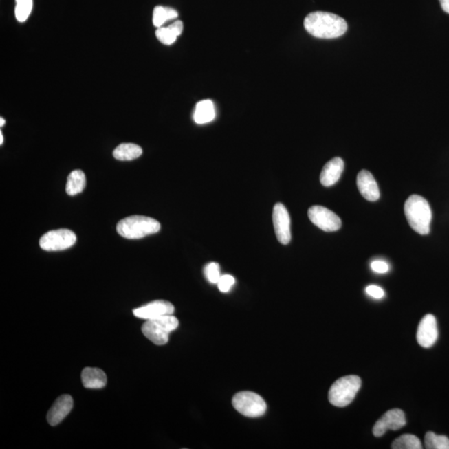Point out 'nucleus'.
Segmentation results:
<instances>
[{
  "label": "nucleus",
  "mask_w": 449,
  "mask_h": 449,
  "mask_svg": "<svg viewBox=\"0 0 449 449\" xmlns=\"http://www.w3.org/2000/svg\"><path fill=\"white\" fill-rule=\"evenodd\" d=\"M357 186L360 193L369 201L380 199V193L378 184L373 175L366 170H362L357 176Z\"/></svg>",
  "instance_id": "nucleus-14"
},
{
  "label": "nucleus",
  "mask_w": 449,
  "mask_h": 449,
  "mask_svg": "<svg viewBox=\"0 0 449 449\" xmlns=\"http://www.w3.org/2000/svg\"><path fill=\"white\" fill-rule=\"evenodd\" d=\"M365 292H366L369 296L375 298L377 300L382 299L385 296L384 289L378 285H369L365 289Z\"/></svg>",
  "instance_id": "nucleus-27"
},
{
  "label": "nucleus",
  "mask_w": 449,
  "mask_h": 449,
  "mask_svg": "<svg viewBox=\"0 0 449 449\" xmlns=\"http://www.w3.org/2000/svg\"><path fill=\"white\" fill-rule=\"evenodd\" d=\"M216 117V111L212 101L202 100L197 103L195 107L193 118L197 124H206L212 122Z\"/></svg>",
  "instance_id": "nucleus-18"
},
{
  "label": "nucleus",
  "mask_w": 449,
  "mask_h": 449,
  "mask_svg": "<svg viewBox=\"0 0 449 449\" xmlns=\"http://www.w3.org/2000/svg\"><path fill=\"white\" fill-rule=\"evenodd\" d=\"M74 406L73 398L65 395L59 397L47 413V420L51 426H56L65 419Z\"/></svg>",
  "instance_id": "nucleus-13"
},
{
  "label": "nucleus",
  "mask_w": 449,
  "mask_h": 449,
  "mask_svg": "<svg viewBox=\"0 0 449 449\" xmlns=\"http://www.w3.org/2000/svg\"><path fill=\"white\" fill-rule=\"evenodd\" d=\"M142 154L141 146L133 143H122L113 151V157L119 161H132Z\"/></svg>",
  "instance_id": "nucleus-19"
},
{
  "label": "nucleus",
  "mask_w": 449,
  "mask_h": 449,
  "mask_svg": "<svg viewBox=\"0 0 449 449\" xmlns=\"http://www.w3.org/2000/svg\"><path fill=\"white\" fill-rule=\"evenodd\" d=\"M272 218L278 241L283 245L289 244L292 240L291 217L283 204H277L274 206Z\"/></svg>",
  "instance_id": "nucleus-9"
},
{
  "label": "nucleus",
  "mask_w": 449,
  "mask_h": 449,
  "mask_svg": "<svg viewBox=\"0 0 449 449\" xmlns=\"http://www.w3.org/2000/svg\"><path fill=\"white\" fill-rule=\"evenodd\" d=\"M178 17L177 10L170 7L157 6L153 10V23L157 28L164 26V23Z\"/></svg>",
  "instance_id": "nucleus-21"
},
{
  "label": "nucleus",
  "mask_w": 449,
  "mask_h": 449,
  "mask_svg": "<svg viewBox=\"0 0 449 449\" xmlns=\"http://www.w3.org/2000/svg\"><path fill=\"white\" fill-rule=\"evenodd\" d=\"M235 278L232 276L224 275L221 276L219 281H218L217 286L221 292L226 293L230 291V289L232 288V286L235 285Z\"/></svg>",
  "instance_id": "nucleus-26"
},
{
  "label": "nucleus",
  "mask_w": 449,
  "mask_h": 449,
  "mask_svg": "<svg viewBox=\"0 0 449 449\" xmlns=\"http://www.w3.org/2000/svg\"><path fill=\"white\" fill-rule=\"evenodd\" d=\"M406 424L405 415L403 410L399 408L391 409L377 421L373 428V435L380 438L388 430L397 431Z\"/></svg>",
  "instance_id": "nucleus-10"
},
{
  "label": "nucleus",
  "mask_w": 449,
  "mask_h": 449,
  "mask_svg": "<svg viewBox=\"0 0 449 449\" xmlns=\"http://www.w3.org/2000/svg\"><path fill=\"white\" fill-rule=\"evenodd\" d=\"M404 214L409 226L420 235H428L430 232L432 210L428 202L419 195H412L405 201Z\"/></svg>",
  "instance_id": "nucleus-2"
},
{
  "label": "nucleus",
  "mask_w": 449,
  "mask_h": 449,
  "mask_svg": "<svg viewBox=\"0 0 449 449\" xmlns=\"http://www.w3.org/2000/svg\"><path fill=\"white\" fill-rule=\"evenodd\" d=\"M309 220L324 232H331L340 230L342 222L332 210L321 206H313L308 210Z\"/></svg>",
  "instance_id": "nucleus-8"
},
{
  "label": "nucleus",
  "mask_w": 449,
  "mask_h": 449,
  "mask_svg": "<svg viewBox=\"0 0 449 449\" xmlns=\"http://www.w3.org/2000/svg\"><path fill=\"white\" fill-rule=\"evenodd\" d=\"M15 16L19 22H25L33 8V0H16Z\"/></svg>",
  "instance_id": "nucleus-24"
},
{
  "label": "nucleus",
  "mask_w": 449,
  "mask_h": 449,
  "mask_svg": "<svg viewBox=\"0 0 449 449\" xmlns=\"http://www.w3.org/2000/svg\"><path fill=\"white\" fill-rule=\"evenodd\" d=\"M3 133H0V144H3Z\"/></svg>",
  "instance_id": "nucleus-31"
},
{
  "label": "nucleus",
  "mask_w": 449,
  "mask_h": 449,
  "mask_svg": "<svg viewBox=\"0 0 449 449\" xmlns=\"http://www.w3.org/2000/svg\"><path fill=\"white\" fill-rule=\"evenodd\" d=\"M439 337L438 325L436 318L428 314L420 321L417 331V341L424 348H430L436 343Z\"/></svg>",
  "instance_id": "nucleus-11"
},
{
  "label": "nucleus",
  "mask_w": 449,
  "mask_h": 449,
  "mask_svg": "<svg viewBox=\"0 0 449 449\" xmlns=\"http://www.w3.org/2000/svg\"><path fill=\"white\" fill-rule=\"evenodd\" d=\"M0 122H1V123H0V126L3 127L6 124V120L3 118H0Z\"/></svg>",
  "instance_id": "nucleus-30"
},
{
  "label": "nucleus",
  "mask_w": 449,
  "mask_h": 449,
  "mask_svg": "<svg viewBox=\"0 0 449 449\" xmlns=\"http://www.w3.org/2000/svg\"><path fill=\"white\" fill-rule=\"evenodd\" d=\"M178 320L173 315H168L148 320L142 325V331L150 341L157 345L168 342L170 333L177 329Z\"/></svg>",
  "instance_id": "nucleus-5"
},
{
  "label": "nucleus",
  "mask_w": 449,
  "mask_h": 449,
  "mask_svg": "<svg viewBox=\"0 0 449 449\" xmlns=\"http://www.w3.org/2000/svg\"><path fill=\"white\" fill-rule=\"evenodd\" d=\"M232 405L237 412L248 418H259L267 408L261 396L250 391L237 393L233 397Z\"/></svg>",
  "instance_id": "nucleus-6"
},
{
  "label": "nucleus",
  "mask_w": 449,
  "mask_h": 449,
  "mask_svg": "<svg viewBox=\"0 0 449 449\" xmlns=\"http://www.w3.org/2000/svg\"><path fill=\"white\" fill-rule=\"evenodd\" d=\"M391 448L393 449H421L423 447L418 437L413 435H404L393 441Z\"/></svg>",
  "instance_id": "nucleus-22"
},
{
  "label": "nucleus",
  "mask_w": 449,
  "mask_h": 449,
  "mask_svg": "<svg viewBox=\"0 0 449 449\" xmlns=\"http://www.w3.org/2000/svg\"><path fill=\"white\" fill-rule=\"evenodd\" d=\"M425 447L428 449H449V439L444 435H437L428 432L424 437Z\"/></svg>",
  "instance_id": "nucleus-23"
},
{
  "label": "nucleus",
  "mask_w": 449,
  "mask_h": 449,
  "mask_svg": "<svg viewBox=\"0 0 449 449\" xmlns=\"http://www.w3.org/2000/svg\"><path fill=\"white\" fill-rule=\"evenodd\" d=\"M82 382L86 388H102L107 384L105 373L98 368H85L82 372Z\"/></svg>",
  "instance_id": "nucleus-16"
},
{
  "label": "nucleus",
  "mask_w": 449,
  "mask_h": 449,
  "mask_svg": "<svg viewBox=\"0 0 449 449\" xmlns=\"http://www.w3.org/2000/svg\"><path fill=\"white\" fill-rule=\"evenodd\" d=\"M305 30L318 39H336L347 33V21L340 16L317 11L309 14L304 21Z\"/></svg>",
  "instance_id": "nucleus-1"
},
{
  "label": "nucleus",
  "mask_w": 449,
  "mask_h": 449,
  "mask_svg": "<svg viewBox=\"0 0 449 449\" xmlns=\"http://www.w3.org/2000/svg\"><path fill=\"white\" fill-rule=\"evenodd\" d=\"M86 186V177L81 170H74L67 177L66 193L69 196L81 193Z\"/></svg>",
  "instance_id": "nucleus-20"
},
{
  "label": "nucleus",
  "mask_w": 449,
  "mask_h": 449,
  "mask_svg": "<svg viewBox=\"0 0 449 449\" xmlns=\"http://www.w3.org/2000/svg\"><path fill=\"white\" fill-rule=\"evenodd\" d=\"M161 225L154 218L144 216H132L118 222L117 232L126 239H141L153 235L160 230Z\"/></svg>",
  "instance_id": "nucleus-3"
},
{
  "label": "nucleus",
  "mask_w": 449,
  "mask_h": 449,
  "mask_svg": "<svg viewBox=\"0 0 449 449\" xmlns=\"http://www.w3.org/2000/svg\"><path fill=\"white\" fill-rule=\"evenodd\" d=\"M439 1L445 13L449 14V0H439Z\"/></svg>",
  "instance_id": "nucleus-29"
},
{
  "label": "nucleus",
  "mask_w": 449,
  "mask_h": 449,
  "mask_svg": "<svg viewBox=\"0 0 449 449\" xmlns=\"http://www.w3.org/2000/svg\"><path fill=\"white\" fill-rule=\"evenodd\" d=\"M175 308L172 303L166 300H155L142 307L134 309L133 315L139 319L145 320L156 319V318L173 315Z\"/></svg>",
  "instance_id": "nucleus-12"
},
{
  "label": "nucleus",
  "mask_w": 449,
  "mask_h": 449,
  "mask_svg": "<svg viewBox=\"0 0 449 449\" xmlns=\"http://www.w3.org/2000/svg\"><path fill=\"white\" fill-rule=\"evenodd\" d=\"M184 31V23L177 21L168 27L157 28L156 36L159 41L165 45H171L177 41L179 35Z\"/></svg>",
  "instance_id": "nucleus-17"
},
{
  "label": "nucleus",
  "mask_w": 449,
  "mask_h": 449,
  "mask_svg": "<svg viewBox=\"0 0 449 449\" xmlns=\"http://www.w3.org/2000/svg\"><path fill=\"white\" fill-rule=\"evenodd\" d=\"M371 269L375 273L384 274L389 271V266L384 261H375L371 263Z\"/></svg>",
  "instance_id": "nucleus-28"
},
{
  "label": "nucleus",
  "mask_w": 449,
  "mask_h": 449,
  "mask_svg": "<svg viewBox=\"0 0 449 449\" xmlns=\"http://www.w3.org/2000/svg\"><path fill=\"white\" fill-rule=\"evenodd\" d=\"M344 168V162L340 157L333 158L325 165L320 174L321 184L325 186L335 185L340 180Z\"/></svg>",
  "instance_id": "nucleus-15"
},
{
  "label": "nucleus",
  "mask_w": 449,
  "mask_h": 449,
  "mask_svg": "<svg viewBox=\"0 0 449 449\" xmlns=\"http://www.w3.org/2000/svg\"><path fill=\"white\" fill-rule=\"evenodd\" d=\"M77 237L69 229L50 230L39 240V245L47 252H58L67 250L75 244Z\"/></svg>",
  "instance_id": "nucleus-7"
},
{
  "label": "nucleus",
  "mask_w": 449,
  "mask_h": 449,
  "mask_svg": "<svg viewBox=\"0 0 449 449\" xmlns=\"http://www.w3.org/2000/svg\"><path fill=\"white\" fill-rule=\"evenodd\" d=\"M361 387V380L356 375H349L337 380L329 391V401L333 406H348L355 399Z\"/></svg>",
  "instance_id": "nucleus-4"
},
{
  "label": "nucleus",
  "mask_w": 449,
  "mask_h": 449,
  "mask_svg": "<svg viewBox=\"0 0 449 449\" xmlns=\"http://www.w3.org/2000/svg\"><path fill=\"white\" fill-rule=\"evenodd\" d=\"M204 275L210 283L217 284L221 276L219 265L215 262L206 265L204 268Z\"/></svg>",
  "instance_id": "nucleus-25"
}]
</instances>
